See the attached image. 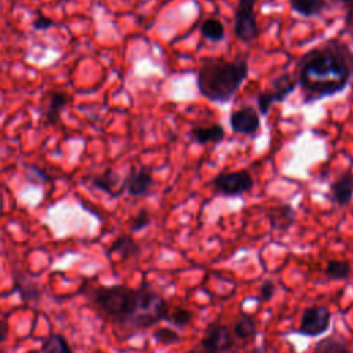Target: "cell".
<instances>
[{
    "label": "cell",
    "instance_id": "6da1fadb",
    "mask_svg": "<svg viewBox=\"0 0 353 353\" xmlns=\"http://www.w3.org/2000/svg\"><path fill=\"white\" fill-rule=\"evenodd\" d=\"M294 74L303 105L335 97L353 80V50L335 37L321 41L301 55Z\"/></svg>",
    "mask_w": 353,
    "mask_h": 353
},
{
    "label": "cell",
    "instance_id": "7a4b0ae2",
    "mask_svg": "<svg viewBox=\"0 0 353 353\" xmlns=\"http://www.w3.org/2000/svg\"><path fill=\"white\" fill-rule=\"evenodd\" d=\"M94 305L124 331H141L153 327L168 314L165 299L148 285H99L91 291Z\"/></svg>",
    "mask_w": 353,
    "mask_h": 353
},
{
    "label": "cell",
    "instance_id": "3957f363",
    "mask_svg": "<svg viewBox=\"0 0 353 353\" xmlns=\"http://www.w3.org/2000/svg\"><path fill=\"white\" fill-rule=\"evenodd\" d=\"M250 74L247 57L232 61L223 57L204 58L196 72L199 94L214 103L230 102Z\"/></svg>",
    "mask_w": 353,
    "mask_h": 353
},
{
    "label": "cell",
    "instance_id": "277c9868",
    "mask_svg": "<svg viewBox=\"0 0 353 353\" xmlns=\"http://www.w3.org/2000/svg\"><path fill=\"white\" fill-rule=\"evenodd\" d=\"M296 87H298V80L294 73L283 72L274 76L269 81V85L261 92H258L255 98L258 113L261 116H266L273 103L284 102L287 97L296 90Z\"/></svg>",
    "mask_w": 353,
    "mask_h": 353
},
{
    "label": "cell",
    "instance_id": "5b68a950",
    "mask_svg": "<svg viewBox=\"0 0 353 353\" xmlns=\"http://www.w3.org/2000/svg\"><path fill=\"white\" fill-rule=\"evenodd\" d=\"M254 183V176L247 168L230 172H219L210 181L214 193L223 197H241L243 194L252 190Z\"/></svg>",
    "mask_w": 353,
    "mask_h": 353
},
{
    "label": "cell",
    "instance_id": "8992f818",
    "mask_svg": "<svg viewBox=\"0 0 353 353\" xmlns=\"http://www.w3.org/2000/svg\"><path fill=\"white\" fill-rule=\"evenodd\" d=\"M258 0H237L233 17V33L241 43H252L259 36V25L255 15Z\"/></svg>",
    "mask_w": 353,
    "mask_h": 353
},
{
    "label": "cell",
    "instance_id": "52a82bcc",
    "mask_svg": "<svg viewBox=\"0 0 353 353\" xmlns=\"http://www.w3.org/2000/svg\"><path fill=\"white\" fill-rule=\"evenodd\" d=\"M236 336L223 324L212 323L201 339L203 353H229L234 347Z\"/></svg>",
    "mask_w": 353,
    "mask_h": 353
},
{
    "label": "cell",
    "instance_id": "ba28073f",
    "mask_svg": "<svg viewBox=\"0 0 353 353\" xmlns=\"http://www.w3.org/2000/svg\"><path fill=\"white\" fill-rule=\"evenodd\" d=\"M229 127L237 135L255 137L261 130V114L251 105L240 106L230 112Z\"/></svg>",
    "mask_w": 353,
    "mask_h": 353
},
{
    "label": "cell",
    "instance_id": "9c48e42d",
    "mask_svg": "<svg viewBox=\"0 0 353 353\" xmlns=\"http://www.w3.org/2000/svg\"><path fill=\"white\" fill-rule=\"evenodd\" d=\"M331 323V312L325 306H310L303 310L298 332L306 336L324 334Z\"/></svg>",
    "mask_w": 353,
    "mask_h": 353
},
{
    "label": "cell",
    "instance_id": "30bf717a",
    "mask_svg": "<svg viewBox=\"0 0 353 353\" xmlns=\"http://www.w3.org/2000/svg\"><path fill=\"white\" fill-rule=\"evenodd\" d=\"M154 185L156 182L153 178V171L148 165L132 168L123 179L124 192L132 197H146L152 194Z\"/></svg>",
    "mask_w": 353,
    "mask_h": 353
},
{
    "label": "cell",
    "instance_id": "8fae6325",
    "mask_svg": "<svg viewBox=\"0 0 353 353\" xmlns=\"http://www.w3.org/2000/svg\"><path fill=\"white\" fill-rule=\"evenodd\" d=\"M330 200L339 205H347L353 199V171L350 168L345 170L341 175H338L330 185Z\"/></svg>",
    "mask_w": 353,
    "mask_h": 353
},
{
    "label": "cell",
    "instance_id": "7c38bea8",
    "mask_svg": "<svg viewBox=\"0 0 353 353\" xmlns=\"http://www.w3.org/2000/svg\"><path fill=\"white\" fill-rule=\"evenodd\" d=\"M188 135L197 145L219 143L225 138V128L219 123H212V124H205V125H194L190 128Z\"/></svg>",
    "mask_w": 353,
    "mask_h": 353
},
{
    "label": "cell",
    "instance_id": "4fadbf2b",
    "mask_svg": "<svg viewBox=\"0 0 353 353\" xmlns=\"http://www.w3.org/2000/svg\"><path fill=\"white\" fill-rule=\"evenodd\" d=\"M69 101H70V97L66 92H62V91L50 92L47 103L43 109L44 125H52V124L58 123L59 114L66 108Z\"/></svg>",
    "mask_w": 353,
    "mask_h": 353
},
{
    "label": "cell",
    "instance_id": "5bb4252c",
    "mask_svg": "<svg viewBox=\"0 0 353 353\" xmlns=\"http://www.w3.org/2000/svg\"><path fill=\"white\" fill-rule=\"evenodd\" d=\"M268 221L273 230L285 232L295 222V210L290 204H280L268 211Z\"/></svg>",
    "mask_w": 353,
    "mask_h": 353
},
{
    "label": "cell",
    "instance_id": "9a60e30c",
    "mask_svg": "<svg viewBox=\"0 0 353 353\" xmlns=\"http://www.w3.org/2000/svg\"><path fill=\"white\" fill-rule=\"evenodd\" d=\"M288 4L294 14L305 18L320 17L330 7L328 0H288Z\"/></svg>",
    "mask_w": 353,
    "mask_h": 353
},
{
    "label": "cell",
    "instance_id": "2e32d148",
    "mask_svg": "<svg viewBox=\"0 0 353 353\" xmlns=\"http://www.w3.org/2000/svg\"><path fill=\"white\" fill-rule=\"evenodd\" d=\"M119 183H120V176L113 170H106L105 172L98 174L91 179V185L94 188L108 193L112 197H119L120 194H123L124 188L119 186Z\"/></svg>",
    "mask_w": 353,
    "mask_h": 353
},
{
    "label": "cell",
    "instance_id": "e0dca14e",
    "mask_svg": "<svg viewBox=\"0 0 353 353\" xmlns=\"http://www.w3.org/2000/svg\"><path fill=\"white\" fill-rule=\"evenodd\" d=\"M139 252H141L139 244L131 236L121 234L108 248L106 255L110 256L112 254H119L121 259H128V258L139 255Z\"/></svg>",
    "mask_w": 353,
    "mask_h": 353
},
{
    "label": "cell",
    "instance_id": "ac0fdd59",
    "mask_svg": "<svg viewBox=\"0 0 353 353\" xmlns=\"http://www.w3.org/2000/svg\"><path fill=\"white\" fill-rule=\"evenodd\" d=\"M200 34L205 40L212 41V43L222 41L225 34H226L225 25H223V22L219 18L210 17V18L204 19L203 23L200 25Z\"/></svg>",
    "mask_w": 353,
    "mask_h": 353
},
{
    "label": "cell",
    "instance_id": "d6986e66",
    "mask_svg": "<svg viewBox=\"0 0 353 353\" xmlns=\"http://www.w3.org/2000/svg\"><path fill=\"white\" fill-rule=\"evenodd\" d=\"M312 353H352L346 341L339 335H330L319 341Z\"/></svg>",
    "mask_w": 353,
    "mask_h": 353
},
{
    "label": "cell",
    "instance_id": "ffe728a7",
    "mask_svg": "<svg viewBox=\"0 0 353 353\" xmlns=\"http://www.w3.org/2000/svg\"><path fill=\"white\" fill-rule=\"evenodd\" d=\"M232 332L237 339L245 341V339L252 338L256 334V324L250 314L240 312L239 317L234 321Z\"/></svg>",
    "mask_w": 353,
    "mask_h": 353
},
{
    "label": "cell",
    "instance_id": "44dd1931",
    "mask_svg": "<svg viewBox=\"0 0 353 353\" xmlns=\"http://www.w3.org/2000/svg\"><path fill=\"white\" fill-rule=\"evenodd\" d=\"M41 353H73L66 338L61 334L48 335L40 349Z\"/></svg>",
    "mask_w": 353,
    "mask_h": 353
},
{
    "label": "cell",
    "instance_id": "7402d4cb",
    "mask_svg": "<svg viewBox=\"0 0 353 353\" xmlns=\"http://www.w3.org/2000/svg\"><path fill=\"white\" fill-rule=\"evenodd\" d=\"M324 273L331 280H343V279H347L350 274V265L346 261L330 259L325 263Z\"/></svg>",
    "mask_w": 353,
    "mask_h": 353
},
{
    "label": "cell",
    "instance_id": "603a6c76",
    "mask_svg": "<svg viewBox=\"0 0 353 353\" xmlns=\"http://www.w3.org/2000/svg\"><path fill=\"white\" fill-rule=\"evenodd\" d=\"M15 287L18 288L22 299H25V301L39 299V296H40V290L33 283L28 281L23 274L15 276Z\"/></svg>",
    "mask_w": 353,
    "mask_h": 353
},
{
    "label": "cell",
    "instance_id": "cb8c5ba5",
    "mask_svg": "<svg viewBox=\"0 0 353 353\" xmlns=\"http://www.w3.org/2000/svg\"><path fill=\"white\" fill-rule=\"evenodd\" d=\"M165 320L178 328H183L192 321V313L183 307H175L174 310H171V313L168 310Z\"/></svg>",
    "mask_w": 353,
    "mask_h": 353
},
{
    "label": "cell",
    "instance_id": "d4e9b609",
    "mask_svg": "<svg viewBox=\"0 0 353 353\" xmlns=\"http://www.w3.org/2000/svg\"><path fill=\"white\" fill-rule=\"evenodd\" d=\"M153 339L161 345H172V343H178L181 341V336L175 330L164 327V328H157L153 332Z\"/></svg>",
    "mask_w": 353,
    "mask_h": 353
},
{
    "label": "cell",
    "instance_id": "484cf974",
    "mask_svg": "<svg viewBox=\"0 0 353 353\" xmlns=\"http://www.w3.org/2000/svg\"><path fill=\"white\" fill-rule=\"evenodd\" d=\"M149 225H150V214L146 208H142L132 218V221L130 223V230L131 232H141L142 229H145Z\"/></svg>",
    "mask_w": 353,
    "mask_h": 353
},
{
    "label": "cell",
    "instance_id": "4316f807",
    "mask_svg": "<svg viewBox=\"0 0 353 353\" xmlns=\"http://www.w3.org/2000/svg\"><path fill=\"white\" fill-rule=\"evenodd\" d=\"M26 179L30 183H46L50 179V176L41 168H39L36 165H30L26 170Z\"/></svg>",
    "mask_w": 353,
    "mask_h": 353
},
{
    "label": "cell",
    "instance_id": "83f0119b",
    "mask_svg": "<svg viewBox=\"0 0 353 353\" xmlns=\"http://www.w3.org/2000/svg\"><path fill=\"white\" fill-rule=\"evenodd\" d=\"M276 294V284L272 280H265L259 285V298L262 301H269Z\"/></svg>",
    "mask_w": 353,
    "mask_h": 353
},
{
    "label": "cell",
    "instance_id": "f1b7e54d",
    "mask_svg": "<svg viewBox=\"0 0 353 353\" xmlns=\"http://www.w3.org/2000/svg\"><path fill=\"white\" fill-rule=\"evenodd\" d=\"M343 30L353 39V1L347 4L346 14L343 18Z\"/></svg>",
    "mask_w": 353,
    "mask_h": 353
},
{
    "label": "cell",
    "instance_id": "f546056e",
    "mask_svg": "<svg viewBox=\"0 0 353 353\" xmlns=\"http://www.w3.org/2000/svg\"><path fill=\"white\" fill-rule=\"evenodd\" d=\"M32 26L34 30H47L50 28L54 26V21L48 17H44V15H37L33 22H32Z\"/></svg>",
    "mask_w": 353,
    "mask_h": 353
},
{
    "label": "cell",
    "instance_id": "4dcf8cb0",
    "mask_svg": "<svg viewBox=\"0 0 353 353\" xmlns=\"http://www.w3.org/2000/svg\"><path fill=\"white\" fill-rule=\"evenodd\" d=\"M8 336V323L0 319V343H3Z\"/></svg>",
    "mask_w": 353,
    "mask_h": 353
},
{
    "label": "cell",
    "instance_id": "1f68e13d",
    "mask_svg": "<svg viewBox=\"0 0 353 353\" xmlns=\"http://www.w3.org/2000/svg\"><path fill=\"white\" fill-rule=\"evenodd\" d=\"M332 1H334V3H338V4H346V6H347V4L352 3L353 0H332Z\"/></svg>",
    "mask_w": 353,
    "mask_h": 353
}]
</instances>
